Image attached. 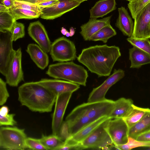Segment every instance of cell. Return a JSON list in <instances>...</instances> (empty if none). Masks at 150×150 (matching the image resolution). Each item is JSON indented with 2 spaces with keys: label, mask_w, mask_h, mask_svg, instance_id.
Returning a JSON list of instances; mask_svg holds the SVG:
<instances>
[{
  "label": "cell",
  "mask_w": 150,
  "mask_h": 150,
  "mask_svg": "<svg viewBox=\"0 0 150 150\" xmlns=\"http://www.w3.org/2000/svg\"><path fill=\"white\" fill-rule=\"evenodd\" d=\"M121 56L119 47L105 44L84 48L76 58L91 72L100 77L110 75L115 63Z\"/></svg>",
  "instance_id": "cell-1"
},
{
  "label": "cell",
  "mask_w": 150,
  "mask_h": 150,
  "mask_svg": "<svg viewBox=\"0 0 150 150\" xmlns=\"http://www.w3.org/2000/svg\"><path fill=\"white\" fill-rule=\"evenodd\" d=\"M18 100L33 112H51L56 96L37 82L25 83L18 88Z\"/></svg>",
  "instance_id": "cell-2"
},
{
  "label": "cell",
  "mask_w": 150,
  "mask_h": 150,
  "mask_svg": "<svg viewBox=\"0 0 150 150\" xmlns=\"http://www.w3.org/2000/svg\"><path fill=\"white\" fill-rule=\"evenodd\" d=\"M46 74L55 79L64 80L83 86H86L88 77L87 70L72 61L51 64Z\"/></svg>",
  "instance_id": "cell-3"
},
{
  "label": "cell",
  "mask_w": 150,
  "mask_h": 150,
  "mask_svg": "<svg viewBox=\"0 0 150 150\" xmlns=\"http://www.w3.org/2000/svg\"><path fill=\"white\" fill-rule=\"evenodd\" d=\"M27 137L24 129L16 127L1 126L0 148L11 150L27 149L25 143Z\"/></svg>",
  "instance_id": "cell-4"
},
{
  "label": "cell",
  "mask_w": 150,
  "mask_h": 150,
  "mask_svg": "<svg viewBox=\"0 0 150 150\" xmlns=\"http://www.w3.org/2000/svg\"><path fill=\"white\" fill-rule=\"evenodd\" d=\"M109 118L98 126L81 143L85 149H111L115 145L108 133L106 127Z\"/></svg>",
  "instance_id": "cell-5"
},
{
  "label": "cell",
  "mask_w": 150,
  "mask_h": 150,
  "mask_svg": "<svg viewBox=\"0 0 150 150\" xmlns=\"http://www.w3.org/2000/svg\"><path fill=\"white\" fill-rule=\"evenodd\" d=\"M74 43L64 37L59 38L52 43L50 54L53 62L73 61L77 58Z\"/></svg>",
  "instance_id": "cell-6"
},
{
  "label": "cell",
  "mask_w": 150,
  "mask_h": 150,
  "mask_svg": "<svg viewBox=\"0 0 150 150\" xmlns=\"http://www.w3.org/2000/svg\"><path fill=\"white\" fill-rule=\"evenodd\" d=\"M115 101L103 100L83 103L77 107L93 121L103 117H109L113 109Z\"/></svg>",
  "instance_id": "cell-7"
},
{
  "label": "cell",
  "mask_w": 150,
  "mask_h": 150,
  "mask_svg": "<svg viewBox=\"0 0 150 150\" xmlns=\"http://www.w3.org/2000/svg\"><path fill=\"white\" fill-rule=\"evenodd\" d=\"M106 129L115 145L127 143L129 128L123 118H110L108 121Z\"/></svg>",
  "instance_id": "cell-8"
},
{
  "label": "cell",
  "mask_w": 150,
  "mask_h": 150,
  "mask_svg": "<svg viewBox=\"0 0 150 150\" xmlns=\"http://www.w3.org/2000/svg\"><path fill=\"white\" fill-rule=\"evenodd\" d=\"M21 49L15 50L9 64L5 76L6 83L12 87H17L24 81L22 66Z\"/></svg>",
  "instance_id": "cell-9"
},
{
  "label": "cell",
  "mask_w": 150,
  "mask_h": 150,
  "mask_svg": "<svg viewBox=\"0 0 150 150\" xmlns=\"http://www.w3.org/2000/svg\"><path fill=\"white\" fill-rule=\"evenodd\" d=\"M134 20V30L131 38L150 39V3L141 11Z\"/></svg>",
  "instance_id": "cell-10"
},
{
  "label": "cell",
  "mask_w": 150,
  "mask_h": 150,
  "mask_svg": "<svg viewBox=\"0 0 150 150\" xmlns=\"http://www.w3.org/2000/svg\"><path fill=\"white\" fill-rule=\"evenodd\" d=\"M125 75V71L123 70L115 69L112 74L103 83L93 89L89 95L88 102H95L105 99V95L109 88L123 78Z\"/></svg>",
  "instance_id": "cell-11"
},
{
  "label": "cell",
  "mask_w": 150,
  "mask_h": 150,
  "mask_svg": "<svg viewBox=\"0 0 150 150\" xmlns=\"http://www.w3.org/2000/svg\"><path fill=\"white\" fill-rule=\"evenodd\" d=\"M13 42L10 32L0 31V72L5 76L15 51Z\"/></svg>",
  "instance_id": "cell-12"
},
{
  "label": "cell",
  "mask_w": 150,
  "mask_h": 150,
  "mask_svg": "<svg viewBox=\"0 0 150 150\" xmlns=\"http://www.w3.org/2000/svg\"><path fill=\"white\" fill-rule=\"evenodd\" d=\"M81 4L73 0H59L53 6L42 8L40 17L44 19L53 20L73 10Z\"/></svg>",
  "instance_id": "cell-13"
},
{
  "label": "cell",
  "mask_w": 150,
  "mask_h": 150,
  "mask_svg": "<svg viewBox=\"0 0 150 150\" xmlns=\"http://www.w3.org/2000/svg\"><path fill=\"white\" fill-rule=\"evenodd\" d=\"M72 93L71 92H68L57 96L54 110L52 115V129L53 134H58Z\"/></svg>",
  "instance_id": "cell-14"
},
{
  "label": "cell",
  "mask_w": 150,
  "mask_h": 150,
  "mask_svg": "<svg viewBox=\"0 0 150 150\" xmlns=\"http://www.w3.org/2000/svg\"><path fill=\"white\" fill-rule=\"evenodd\" d=\"M29 36L47 53L50 52L52 43L43 25L39 21L30 23L28 28Z\"/></svg>",
  "instance_id": "cell-15"
},
{
  "label": "cell",
  "mask_w": 150,
  "mask_h": 150,
  "mask_svg": "<svg viewBox=\"0 0 150 150\" xmlns=\"http://www.w3.org/2000/svg\"><path fill=\"white\" fill-rule=\"evenodd\" d=\"M37 82L56 96L68 92L73 93L80 88L79 84L60 79H42Z\"/></svg>",
  "instance_id": "cell-16"
},
{
  "label": "cell",
  "mask_w": 150,
  "mask_h": 150,
  "mask_svg": "<svg viewBox=\"0 0 150 150\" xmlns=\"http://www.w3.org/2000/svg\"><path fill=\"white\" fill-rule=\"evenodd\" d=\"M65 121L69 124L71 136L93 122L77 106L67 116Z\"/></svg>",
  "instance_id": "cell-17"
},
{
  "label": "cell",
  "mask_w": 150,
  "mask_h": 150,
  "mask_svg": "<svg viewBox=\"0 0 150 150\" xmlns=\"http://www.w3.org/2000/svg\"><path fill=\"white\" fill-rule=\"evenodd\" d=\"M112 16L101 19L90 18L86 23L80 27V33L85 41H90L91 37L102 28L110 24Z\"/></svg>",
  "instance_id": "cell-18"
},
{
  "label": "cell",
  "mask_w": 150,
  "mask_h": 150,
  "mask_svg": "<svg viewBox=\"0 0 150 150\" xmlns=\"http://www.w3.org/2000/svg\"><path fill=\"white\" fill-rule=\"evenodd\" d=\"M118 11L119 15L115 25L124 35L131 38L134 30L133 22L125 7L118 8Z\"/></svg>",
  "instance_id": "cell-19"
},
{
  "label": "cell",
  "mask_w": 150,
  "mask_h": 150,
  "mask_svg": "<svg viewBox=\"0 0 150 150\" xmlns=\"http://www.w3.org/2000/svg\"><path fill=\"white\" fill-rule=\"evenodd\" d=\"M26 51L39 68L43 70L48 66L49 61L48 56L38 45L34 43L29 44Z\"/></svg>",
  "instance_id": "cell-20"
},
{
  "label": "cell",
  "mask_w": 150,
  "mask_h": 150,
  "mask_svg": "<svg viewBox=\"0 0 150 150\" xmlns=\"http://www.w3.org/2000/svg\"><path fill=\"white\" fill-rule=\"evenodd\" d=\"M115 0H100L89 10L90 18L103 17L116 8Z\"/></svg>",
  "instance_id": "cell-21"
},
{
  "label": "cell",
  "mask_w": 150,
  "mask_h": 150,
  "mask_svg": "<svg viewBox=\"0 0 150 150\" xmlns=\"http://www.w3.org/2000/svg\"><path fill=\"white\" fill-rule=\"evenodd\" d=\"M133 104V101L130 98H121L115 101L114 107L109 117L111 119L124 118Z\"/></svg>",
  "instance_id": "cell-22"
},
{
  "label": "cell",
  "mask_w": 150,
  "mask_h": 150,
  "mask_svg": "<svg viewBox=\"0 0 150 150\" xmlns=\"http://www.w3.org/2000/svg\"><path fill=\"white\" fill-rule=\"evenodd\" d=\"M109 118L103 117L92 122L65 142L73 143L81 142L98 126Z\"/></svg>",
  "instance_id": "cell-23"
},
{
  "label": "cell",
  "mask_w": 150,
  "mask_h": 150,
  "mask_svg": "<svg viewBox=\"0 0 150 150\" xmlns=\"http://www.w3.org/2000/svg\"><path fill=\"white\" fill-rule=\"evenodd\" d=\"M129 60L131 68H139L142 65L150 64V56L134 46L129 49Z\"/></svg>",
  "instance_id": "cell-24"
},
{
  "label": "cell",
  "mask_w": 150,
  "mask_h": 150,
  "mask_svg": "<svg viewBox=\"0 0 150 150\" xmlns=\"http://www.w3.org/2000/svg\"><path fill=\"white\" fill-rule=\"evenodd\" d=\"M150 112V109L137 106L133 104L126 116L123 118L129 129L138 122L147 113Z\"/></svg>",
  "instance_id": "cell-25"
},
{
  "label": "cell",
  "mask_w": 150,
  "mask_h": 150,
  "mask_svg": "<svg viewBox=\"0 0 150 150\" xmlns=\"http://www.w3.org/2000/svg\"><path fill=\"white\" fill-rule=\"evenodd\" d=\"M150 130V112L129 129V137L136 139L139 135Z\"/></svg>",
  "instance_id": "cell-26"
},
{
  "label": "cell",
  "mask_w": 150,
  "mask_h": 150,
  "mask_svg": "<svg viewBox=\"0 0 150 150\" xmlns=\"http://www.w3.org/2000/svg\"><path fill=\"white\" fill-rule=\"evenodd\" d=\"M40 139L47 150H58L65 143L57 135L53 134L48 136L42 134Z\"/></svg>",
  "instance_id": "cell-27"
},
{
  "label": "cell",
  "mask_w": 150,
  "mask_h": 150,
  "mask_svg": "<svg viewBox=\"0 0 150 150\" xmlns=\"http://www.w3.org/2000/svg\"><path fill=\"white\" fill-rule=\"evenodd\" d=\"M116 34V30L109 24L103 27L95 33L91 37L90 41H100L106 43L109 39Z\"/></svg>",
  "instance_id": "cell-28"
},
{
  "label": "cell",
  "mask_w": 150,
  "mask_h": 150,
  "mask_svg": "<svg viewBox=\"0 0 150 150\" xmlns=\"http://www.w3.org/2000/svg\"><path fill=\"white\" fill-rule=\"evenodd\" d=\"M16 21L21 19H32L40 16V13L14 6L9 9V12Z\"/></svg>",
  "instance_id": "cell-29"
},
{
  "label": "cell",
  "mask_w": 150,
  "mask_h": 150,
  "mask_svg": "<svg viewBox=\"0 0 150 150\" xmlns=\"http://www.w3.org/2000/svg\"><path fill=\"white\" fill-rule=\"evenodd\" d=\"M16 21L9 12H0V31L10 32Z\"/></svg>",
  "instance_id": "cell-30"
},
{
  "label": "cell",
  "mask_w": 150,
  "mask_h": 150,
  "mask_svg": "<svg viewBox=\"0 0 150 150\" xmlns=\"http://www.w3.org/2000/svg\"><path fill=\"white\" fill-rule=\"evenodd\" d=\"M117 149L129 150L140 147H150V142L138 141L129 137L128 141L125 144L115 145Z\"/></svg>",
  "instance_id": "cell-31"
},
{
  "label": "cell",
  "mask_w": 150,
  "mask_h": 150,
  "mask_svg": "<svg viewBox=\"0 0 150 150\" xmlns=\"http://www.w3.org/2000/svg\"><path fill=\"white\" fill-rule=\"evenodd\" d=\"M149 3L150 0H133L129 1L128 7L132 18L134 19L138 14Z\"/></svg>",
  "instance_id": "cell-32"
},
{
  "label": "cell",
  "mask_w": 150,
  "mask_h": 150,
  "mask_svg": "<svg viewBox=\"0 0 150 150\" xmlns=\"http://www.w3.org/2000/svg\"><path fill=\"white\" fill-rule=\"evenodd\" d=\"M127 40L133 46L139 48L150 56V40L149 39H136L128 38Z\"/></svg>",
  "instance_id": "cell-33"
},
{
  "label": "cell",
  "mask_w": 150,
  "mask_h": 150,
  "mask_svg": "<svg viewBox=\"0 0 150 150\" xmlns=\"http://www.w3.org/2000/svg\"><path fill=\"white\" fill-rule=\"evenodd\" d=\"M10 32L13 41L22 38L25 35V26L21 23L15 21L12 26Z\"/></svg>",
  "instance_id": "cell-34"
},
{
  "label": "cell",
  "mask_w": 150,
  "mask_h": 150,
  "mask_svg": "<svg viewBox=\"0 0 150 150\" xmlns=\"http://www.w3.org/2000/svg\"><path fill=\"white\" fill-rule=\"evenodd\" d=\"M14 6L17 8L27 9L41 13L42 8L38 6L29 2L16 0L14 2Z\"/></svg>",
  "instance_id": "cell-35"
},
{
  "label": "cell",
  "mask_w": 150,
  "mask_h": 150,
  "mask_svg": "<svg viewBox=\"0 0 150 150\" xmlns=\"http://www.w3.org/2000/svg\"><path fill=\"white\" fill-rule=\"evenodd\" d=\"M25 143L28 149L32 150H47L42 144L40 139L27 137L26 139Z\"/></svg>",
  "instance_id": "cell-36"
},
{
  "label": "cell",
  "mask_w": 150,
  "mask_h": 150,
  "mask_svg": "<svg viewBox=\"0 0 150 150\" xmlns=\"http://www.w3.org/2000/svg\"><path fill=\"white\" fill-rule=\"evenodd\" d=\"M57 135L64 142L71 137L69 131V125L67 121L65 120L63 121Z\"/></svg>",
  "instance_id": "cell-37"
},
{
  "label": "cell",
  "mask_w": 150,
  "mask_h": 150,
  "mask_svg": "<svg viewBox=\"0 0 150 150\" xmlns=\"http://www.w3.org/2000/svg\"><path fill=\"white\" fill-rule=\"evenodd\" d=\"M6 83L0 78V105H3L6 102L9 97L7 87Z\"/></svg>",
  "instance_id": "cell-38"
},
{
  "label": "cell",
  "mask_w": 150,
  "mask_h": 150,
  "mask_svg": "<svg viewBox=\"0 0 150 150\" xmlns=\"http://www.w3.org/2000/svg\"><path fill=\"white\" fill-rule=\"evenodd\" d=\"M15 115L14 114H8L6 115L0 116V126H13L17 124L16 121L14 117Z\"/></svg>",
  "instance_id": "cell-39"
},
{
  "label": "cell",
  "mask_w": 150,
  "mask_h": 150,
  "mask_svg": "<svg viewBox=\"0 0 150 150\" xmlns=\"http://www.w3.org/2000/svg\"><path fill=\"white\" fill-rule=\"evenodd\" d=\"M85 149L81 142L76 143H67L65 142L64 144L59 150H82Z\"/></svg>",
  "instance_id": "cell-40"
},
{
  "label": "cell",
  "mask_w": 150,
  "mask_h": 150,
  "mask_svg": "<svg viewBox=\"0 0 150 150\" xmlns=\"http://www.w3.org/2000/svg\"><path fill=\"white\" fill-rule=\"evenodd\" d=\"M58 1L59 0H46L36 5L41 8H45L53 6L56 4Z\"/></svg>",
  "instance_id": "cell-41"
},
{
  "label": "cell",
  "mask_w": 150,
  "mask_h": 150,
  "mask_svg": "<svg viewBox=\"0 0 150 150\" xmlns=\"http://www.w3.org/2000/svg\"><path fill=\"white\" fill-rule=\"evenodd\" d=\"M135 139L138 141L150 142V130L139 135Z\"/></svg>",
  "instance_id": "cell-42"
},
{
  "label": "cell",
  "mask_w": 150,
  "mask_h": 150,
  "mask_svg": "<svg viewBox=\"0 0 150 150\" xmlns=\"http://www.w3.org/2000/svg\"><path fill=\"white\" fill-rule=\"evenodd\" d=\"M16 0H3L0 2L4 5L9 9L14 6V2Z\"/></svg>",
  "instance_id": "cell-43"
},
{
  "label": "cell",
  "mask_w": 150,
  "mask_h": 150,
  "mask_svg": "<svg viewBox=\"0 0 150 150\" xmlns=\"http://www.w3.org/2000/svg\"><path fill=\"white\" fill-rule=\"evenodd\" d=\"M9 111V108L7 106H3L0 109V115L3 116H5L8 114Z\"/></svg>",
  "instance_id": "cell-44"
},
{
  "label": "cell",
  "mask_w": 150,
  "mask_h": 150,
  "mask_svg": "<svg viewBox=\"0 0 150 150\" xmlns=\"http://www.w3.org/2000/svg\"><path fill=\"white\" fill-rule=\"evenodd\" d=\"M9 9L1 3L0 4V12H9Z\"/></svg>",
  "instance_id": "cell-45"
},
{
  "label": "cell",
  "mask_w": 150,
  "mask_h": 150,
  "mask_svg": "<svg viewBox=\"0 0 150 150\" xmlns=\"http://www.w3.org/2000/svg\"><path fill=\"white\" fill-rule=\"evenodd\" d=\"M21 1L29 2L34 4H37L43 1L46 0H16Z\"/></svg>",
  "instance_id": "cell-46"
},
{
  "label": "cell",
  "mask_w": 150,
  "mask_h": 150,
  "mask_svg": "<svg viewBox=\"0 0 150 150\" xmlns=\"http://www.w3.org/2000/svg\"><path fill=\"white\" fill-rule=\"evenodd\" d=\"M70 37L73 36L75 33V30L74 28L73 27H71L70 29Z\"/></svg>",
  "instance_id": "cell-47"
},
{
  "label": "cell",
  "mask_w": 150,
  "mask_h": 150,
  "mask_svg": "<svg viewBox=\"0 0 150 150\" xmlns=\"http://www.w3.org/2000/svg\"><path fill=\"white\" fill-rule=\"evenodd\" d=\"M67 31H68L64 27L62 28L61 32L63 35H65Z\"/></svg>",
  "instance_id": "cell-48"
},
{
  "label": "cell",
  "mask_w": 150,
  "mask_h": 150,
  "mask_svg": "<svg viewBox=\"0 0 150 150\" xmlns=\"http://www.w3.org/2000/svg\"><path fill=\"white\" fill-rule=\"evenodd\" d=\"M65 35L67 37H70V32L68 31L67 32Z\"/></svg>",
  "instance_id": "cell-49"
},
{
  "label": "cell",
  "mask_w": 150,
  "mask_h": 150,
  "mask_svg": "<svg viewBox=\"0 0 150 150\" xmlns=\"http://www.w3.org/2000/svg\"><path fill=\"white\" fill-rule=\"evenodd\" d=\"M73 0L80 2L81 3L85 1H87V0Z\"/></svg>",
  "instance_id": "cell-50"
},
{
  "label": "cell",
  "mask_w": 150,
  "mask_h": 150,
  "mask_svg": "<svg viewBox=\"0 0 150 150\" xmlns=\"http://www.w3.org/2000/svg\"><path fill=\"white\" fill-rule=\"evenodd\" d=\"M126 0L128 1L129 2V1H132L133 0Z\"/></svg>",
  "instance_id": "cell-51"
},
{
  "label": "cell",
  "mask_w": 150,
  "mask_h": 150,
  "mask_svg": "<svg viewBox=\"0 0 150 150\" xmlns=\"http://www.w3.org/2000/svg\"><path fill=\"white\" fill-rule=\"evenodd\" d=\"M3 0H0V2H2Z\"/></svg>",
  "instance_id": "cell-52"
}]
</instances>
